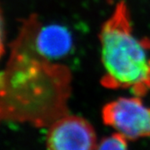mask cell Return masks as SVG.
Listing matches in <instances>:
<instances>
[{
    "instance_id": "8992f818",
    "label": "cell",
    "mask_w": 150,
    "mask_h": 150,
    "mask_svg": "<svg viewBox=\"0 0 150 150\" xmlns=\"http://www.w3.org/2000/svg\"><path fill=\"white\" fill-rule=\"evenodd\" d=\"M127 139L118 133L107 137L98 144L96 150H129Z\"/></svg>"
},
{
    "instance_id": "52a82bcc",
    "label": "cell",
    "mask_w": 150,
    "mask_h": 150,
    "mask_svg": "<svg viewBox=\"0 0 150 150\" xmlns=\"http://www.w3.org/2000/svg\"><path fill=\"white\" fill-rule=\"evenodd\" d=\"M4 52V18L0 8V59Z\"/></svg>"
},
{
    "instance_id": "5b68a950",
    "label": "cell",
    "mask_w": 150,
    "mask_h": 150,
    "mask_svg": "<svg viewBox=\"0 0 150 150\" xmlns=\"http://www.w3.org/2000/svg\"><path fill=\"white\" fill-rule=\"evenodd\" d=\"M48 127V150H96L95 130L85 118L67 113Z\"/></svg>"
},
{
    "instance_id": "277c9868",
    "label": "cell",
    "mask_w": 150,
    "mask_h": 150,
    "mask_svg": "<svg viewBox=\"0 0 150 150\" xmlns=\"http://www.w3.org/2000/svg\"><path fill=\"white\" fill-rule=\"evenodd\" d=\"M22 30L26 34L33 50L39 56L56 62L64 59L74 48L70 30L64 25L51 23L43 25L35 15L24 20Z\"/></svg>"
},
{
    "instance_id": "3957f363",
    "label": "cell",
    "mask_w": 150,
    "mask_h": 150,
    "mask_svg": "<svg viewBox=\"0 0 150 150\" xmlns=\"http://www.w3.org/2000/svg\"><path fill=\"white\" fill-rule=\"evenodd\" d=\"M102 119L128 140L150 137V108L141 97H122L108 103L102 108Z\"/></svg>"
},
{
    "instance_id": "7a4b0ae2",
    "label": "cell",
    "mask_w": 150,
    "mask_h": 150,
    "mask_svg": "<svg viewBox=\"0 0 150 150\" xmlns=\"http://www.w3.org/2000/svg\"><path fill=\"white\" fill-rule=\"evenodd\" d=\"M103 74L101 84L138 97L150 92V39L135 35L129 6L121 0L99 32Z\"/></svg>"
},
{
    "instance_id": "6da1fadb",
    "label": "cell",
    "mask_w": 150,
    "mask_h": 150,
    "mask_svg": "<svg viewBox=\"0 0 150 150\" xmlns=\"http://www.w3.org/2000/svg\"><path fill=\"white\" fill-rule=\"evenodd\" d=\"M71 83L69 69L39 56L21 30L0 74V122L48 127L68 113Z\"/></svg>"
}]
</instances>
